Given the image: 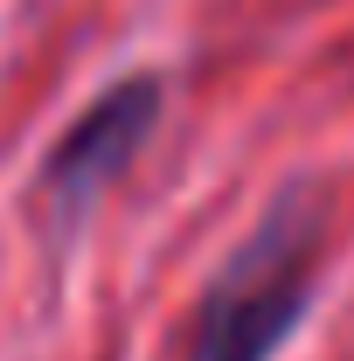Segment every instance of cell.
Instances as JSON below:
<instances>
[{
	"label": "cell",
	"instance_id": "cell-1",
	"mask_svg": "<svg viewBox=\"0 0 354 361\" xmlns=\"http://www.w3.org/2000/svg\"><path fill=\"white\" fill-rule=\"evenodd\" d=\"M326 243V188L292 180L271 195L257 229L209 278L181 361H278L312 313V264Z\"/></svg>",
	"mask_w": 354,
	"mask_h": 361
},
{
	"label": "cell",
	"instance_id": "cell-2",
	"mask_svg": "<svg viewBox=\"0 0 354 361\" xmlns=\"http://www.w3.org/2000/svg\"><path fill=\"white\" fill-rule=\"evenodd\" d=\"M160 104H167L160 77H153V70H133V77L104 84L84 111L70 118V133L49 146L42 180H35V188H42V209L56 216V229H70L111 180H126V167L146 153V139L160 126Z\"/></svg>",
	"mask_w": 354,
	"mask_h": 361
}]
</instances>
